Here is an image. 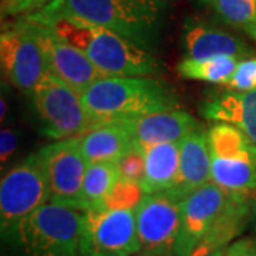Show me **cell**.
Masks as SVG:
<instances>
[{
	"mask_svg": "<svg viewBox=\"0 0 256 256\" xmlns=\"http://www.w3.org/2000/svg\"><path fill=\"white\" fill-rule=\"evenodd\" d=\"M226 248L228 246L218 248V249H215V250H212V252H210V254H206V255H202V256H225ZM191 256H196V255H194V254H192Z\"/></svg>",
	"mask_w": 256,
	"mask_h": 256,
	"instance_id": "cell-33",
	"label": "cell"
},
{
	"mask_svg": "<svg viewBox=\"0 0 256 256\" xmlns=\"http://www.w3.org/2000/svg\"><path fill=\"white\" fill-rule=\"evenodd\" d=\"M210 181L229 194L249 192L256 185V162L212 156Z\"/></svg>",
	"mask_w": 256,
	"mask_h": 256,
	"instance_id": "cell-20",
	"label": "cell"
},
{
	"mask_svg": "<svg viewBox=\"0 0 256 256\" xmlns=\"http://www.w3.org/2000/svg\"><path fill=\"white\" fill-rule=\"evenodd\" d=\"M86 210L47 202L16 229L13 242L18 256H82Z\"/></svg>",
	"mask_w": 256,
	"mask_h": 256,
	"instance_id": "cell-4",
	"label": "cell"
},
{
	"mask_svg": "<svg viewBox=\"0 0 256 256\" xmlns=\"http://www.w3.org/2000/svg\"><path fill=\"white\" fill-rule=\"evenodd\" d=\"M37 23L50 26L62 38L82 50L104 77H144L160 70V63L150 50L108 28L78 18H58Z\"/></svg>",
	"mask_w": 256,
	"mask_h": 256,
	"instance_id": "cell-3",
	"label": "cell"
},
{
	"mask_svg": "<svg viewBox=\"0 0 256 256\" xmlns=\"http://www.w3.org/2000/svg\"><path fill=\"white\" fill-rule=\"evenodd\" d=\"M228 194L212 181L181 201V226L174 244L175 256H191L220 218Z\"/></svg>",
	"mask_w": 256,
	"mask_h": 256,
	"instance_id": "cell-11",
	"label": "cell"
},
{
	"mask_svg": "<svg viewBox=\"0 0 256 256\" xmlns=\"http://www.w3.org/2000/svg\"><path fill=\"white\" fill-rule=\"evenodd\" d=\"M162 10V0H53L24 18L34 22L78 18L150 50L161 30Z\"/></svg>",
	"mask_w": 256,
	"mask_h": 256,
	"instance_id": "cell-1",
	"label": "cell"
},
{
	"mask_svg": "<svg viewBox=\"0 0 256 256\" xmlns=\"http://www.w3.org/2000/svg\"><path fill=\"white\" fill-rule=\"evenodd\" d=\"M118 178L128 182L141 184L146 174V160L144 154L137 148L130 150L126 156H122L116 162Z\"/></svg>",
	"mask_w": 256,
	"mask_h": 256,
	"instance_id": "cell-26",
	"label": "cell"
},
{
	"mask_svg": "<svg viewBox=\"0 0 256 256\" xmlns=\"http://www.w3.org/2000/svg\"><path fill=\"white\" fill-rule=\"evenodd\" d=\"M182 46L184 58L192 60H205L218 56H234L244 60L252 54L250 47L240 38L210 28L196 18H188L185 22Z\"/></svg>",
	"mask_w": 256,
	"mask_h": 256,
	"instance_id": "cell-14",
	"label": "cell"
},
{
	"mask_svg": "<svg viewBox=\"0 0 256 256\" xmlns=\"http://www.w3.org/2000/svg\"><path fill=\"white\" fill-rule=\"evenodd\" d=\"M208 144L212 156L245 160L256 162V148L235 126L218 122L208 130Z\"/></svg>",
	"mask_w": 256,
	"mask_h": 256,
	"instance_id": "cell-21",
	"label": "cell"
},
{
	"mask_svg": "<svg viewBox=\"0 0 256 256\" xmlns=\"http://www.w3.org/2000/svg\"><path fill=\"white\" fill-rule=\"evenodd\" d=\"M210 156L208 132L198 128L181 141V156H180V172L171 196L182 201L186 195L196 191L204 185L210 182Z\"/></svg>",
	"mask_w": 256,
	"mask_h": 256,
	"instance_id": "cell-15",
	"label": "cell"
},
{
	"mask_svg": "<svg viewBox=\"0 0 256 256\" xmlns=\"http://www.w3.org/2000/svg\"><path fill=\"white\" fill-rule=\"evenodd\" d=\"M92 127L176 110L178 97L166 84L146 77H104L82 94Z\"/></svg>",
	"mask_w": 256,
	"mask_h": 256,
	"instance_id": "cell-2",
	"label": "cell"
},
{
	"mask_svg": "<svg viewBox=\"0 0 256 256\" xmlns=\"http://www.w3.org/2000/svg\"><path fill=\"white\" fill-rule=\"evenodd\" d=\"M50 201L46 168L40 152L12 168L0 184V229L6 240L40 206Z\"/></svg>",
	"mask_w": 256,
	"mask_h": 256,
	"instance_id": "cell-5",
	"label": "cell"
},
{
	"mask_svg": "<svg viewBox=\"0 0 256 256\" xmlns=\"http://www.w3.org/2000/svg\"><path fill=\"white\" fill-rule=\"evenodd\" d=\"M138 250L136 210H86L82 256H131Z\"/></svg>",
	"mask_w": 256,
	"mask_h": 256,
	"instance_id": "cell-8",
	"label": "cell"
},
{
	"mask_svg": "<svg viewBox=\"0 0 256 256\" xmlns=\"http://www.w3.org/2000/svg\"><path fill=\"white\" fill-rule=\"evenodd\" d=\"M228 194L226 205L210 226L205 238L202 239L198 248L192 252L195 255L202 256L222 246H228L234 238H236L246 228L248 222H250V204L249 192H236Z\"/></svg>",
	"mask_w": 256,
	"mask_h": 256,
	"instance_id": "cell-17",
	"label": "cell"
},
{
	"mask_svg": "<svg viewBox=\"0 0 256 256\" xmlns=\"http://www.w3.org/2000/svg\"><path fill=\"white\" fill-rule=\"evenodd\" d=\"M18 148V134L10 130V128H3L0 132V158L2 164L8 162L10 156L14 154Z\"/></svg>",
	"mask_w": 256,
	"mask_h": 256,
	"instance_id": "cell-29",
	"label": "cell"
},
{
	"mask_svg": "<svg viewBox=\"0 0 256 256\" xmlns=\"http://www.w3.org/2000/svg\"><path fill=\"white\" fill-rule=\"evenodd\" d=\"M249 204H250V224L256 232V185L249 191Z\"/></svg>",
	"mask_w": 256,
	"mask_h": 256,
	"instance_id": "cell-31",
	"label": "cell"
},
{
	"mask_svg": "<svg viewBox=\"0 0 256 256\" xmlns=\"http://www.w3.org/2000/svg\"><path fill=\"white\" fill-rule=\"evenodd\" d=\"M38 152L46 168L48 202L82 208V181L88 164L82 156L78 137L58 140Z\"/></svg>",
	"mask_w": 256,
	"mask_h": 256,
	"instance_id": "cell-9",
	"label": "cell"
},
{
	"mask_svg": "<svg viewBox=\"0 0 256 256\" xmlns=\"http://www.w3.org/2000/svg\"><path fill=\"white\" fill-rule=\"evenodd\" d=\"M196 2H201V3H205V4H208V3L212 4V2H214V0H196Z\"/></svg>",
	"mask_w": 256,
	"mask_h": 256,
	"instance_id": "cell-35",
	"label": "cell"
},
{
	"mask_svg": "<svg viewBox=\"0 0 256 256\" xmlns=\"http://www.w3.org/2000/svg\"><path fill=\"white\" fill-rule=\"evenodd\" d=\"M144 196L146 192L141 188V184L128 182L118 178L101 210H136Z\"/></svg>",
	"mask_w": 256,
	"mask_h": 256,
	"instance_id": "cell-25",
	"label": "cell"
},
{
	"mask_svg": "<svg viewBox=\"0 0 256 256\" xmlns=\"http://www.w3.org/2000/svg\"><path fill=\"white\" fill-rule=\"evenodd\" d=\"M53 0H3L2 2V12L3 16H20V14H30L37 10L43 9Z\"/></svg>",
	"mask_w": 256,
	"mask_h": 256,
	"instance_id": "cell-28",
	"label": "cell"
},
{
	"mask_svg": "<svg viewBox=\"0 0 256 256\" xmlns=\"http://www.w3.org/2000/svg\"><path fill=\"white\" fill-rule=\"evenodd\" d=\"M82 152L87 164L112 162L134 148L128 131L121 124H102L78 136Z\"/></svg>",
	"mask_w": 256,
	"mask_h": 256,
	"instance_id": "cell-18",
	"label": "cell"
},
{
	"mask_svg": "<svg viewBox=\"0 0 256 256\" xmlns=\"http://www.w3.org/2000/svg\"><path fill=\"white\" fill-rule=\"evenodd\" d=\"M225 256H256V236L235 240L226 248Z\"/></svg>",
	"mask_w": 256,
	"mask_h": 256,
	"instance_id": "cell-30",
	"label": "cell"
},
{
	"mask_svg": "<svg viewBox=\"0 0 256 256\" xmlns=\"http://www.w3.org/2000/svg\"><path fill=\"white\" fill-rule=\"evenodd\" d=\"M118 181V172L112 162L88 164L82 190V208L84 210H101L106 198Z\"/></svg>",
	"mask_w": 256,
	"mask_h": 256,
	"instance_id": "cell-22",
	"label": "cell"
},
{
	"mask_svg": "<svg viewBox=\"0 0 256 256\" xmlns=\"http://www.w3.org/2000/svg\"><path fill=\"white\" fill-rule=\"evenodd\" d=\"M114 124H121L127 130L134 148L141 152L148 146L166 142H181L186 136L201 128V124L191 114L178 108L152 112Z\"/></svg>",
	"mask_w": 256,
	"mask_h": 256,
	"instance_id": "cell-13",
	"label": "cell"
},
{
	"mask_svg": "<svg viewBox=\"0 0 256 256\" xmlns=\"http://www.w3.org/2000/svg\"><path fill=\"white\" fill-rule=\"evenodd\" d=\"M226 87L232 92H250L256 88V57L240 60Z\"/></svg>",
	"mask_w": 256,
	"mask_h": 256,
	"instance_id": "cell-27",
	"label": "cell"
},
{
	"mask_svg": "<svg viewBox=\"0 0 256 256\" xmlns=\"http://www.w3.org/2000/svg\"><path fill=\"white\" fill-rule=\"evenodd\" d=\"M131 256H175L174 250H138L137 254Z\"/></svg>",
	"mask_w": 256,
	"mask_h": 256,
	"instance_id": "cell-32",
	"label": "cell"
},
{
	"mask_svg": "<svg viewBox=\"0 0 256 256\" xmlns=\"http://www.w3.org/2000/svg\"><path fill=\"white\" fill-rule=\"evenodd\" d=\"M146 160V174L141 188L146 194L170 192L178 180L181 142H166L148 146L142 151Z\"/></svg>",
	"mask_w": 256,
	"mask_h": 256,
	"instance_id": "cell-19",
	"label": "cell"
},
{
	"mask_svg": "<svg viewBox=\"0 0 256 256\" xmlns=\"http://www.w3.org/2000/svg\"><path fill=\"white\" fill-rule=\"evenodd\" d=\"M30 22L34 26L38 44L46 58L48 73L68 84L78 94H82L92 82L104 78L98 68L82 50L62 38L50 26L33 20Z\"/></svg>",
	"mask_w": 256,
	"mask_h": 256,
	"instance_id": "cell-10",
	"label": "cell"
},
{
	"mask_svg": "<svg viewBox=\"0 0 256 256\" xmlns=\"http://www.w3.org/2000/svg\"><path fill=\"white\" fill-rule=\"evenodd\" d=\"M33 106L42 126V132L56 141L78 137L92 128L82 94L47 73L32 94Z\"/></svg>",
	"mask_w": 256,
	"mask_h": 256,
	"instance_id": "cell-6",
	"label": "cell"
},
{
	"mask_svg": "<svg viewBox=\"0 0 256 256\" xmlns=\"http://www.w3.org/2000/svg\"><path fill=\"white\" fill-rule=\"evenodd\" d=\"M4 112H6V102L4 98H2V120H4Z\"/></svg>",
	"mask_w": 256,
	"mask_h": 256,
	"instance_id": "cell-34",
	"label": "cell"
},
{
	"mask_svg": "<svg viewBox=\"0 0 256 256\" xmlns=\"http://www.w3.org/2000/svg\"><path fill=\"white\" fill-rule=\"evenodd\" d=\"M240 58L234 56H218L205 60L182 58L178 64V73L184 78L225 84L230 80Z\"/></svg>",
	"mask_w": 256,
	"mask_h": 256,
	"instance_id": "cell-23",
	"label": "cell"
},
{
	"mask_svg": "<svg viewBox=\"0 0 256 256\" xmlns=\"http://www.w3.org/2000/svg\"><path fill=\"white\" fill-rule=\"evenodd\" d=\"M0 62L8 82L22 92L32 96L38 82L48 72L30 20L23 18L14 26L2 32Z\"/></svg>",
	"mask_w": 256,
	"mask_h": 256,
	"instance_id": "cell-7",
	"label": "cell"
},
{
	"mask_svg": "<svg viewBox=\"0 0 256 256\" xmlns=\"http://www.w3.org/2000/svg\"><path fill=\"white\" fill-rule=\"evenodd\" d=\"M201 112L205 118L239 128L256 148V88L212 96L201 106Z\"/></svg>",
	"mask_w": 256,
	"mask_h": 256,
	"instance_id": "cell-16",
	"label": "cell"
},
{
	"mask_svg": "<svg viewBox=\"0 0 256 256\" xmlns=\"http://www.w3.org/2000/svg\"><path fill=\"white\" fill-rule=\"evenodd\" d=\"M212 6L226 24L256 40V0H214Z\"/></svg>",
	"mask_w": 256,
	"mask_h": 256,
	"instance_id": "cell-24",
	"label": "cell"
},
{
	"mask_svg": "<svg viewBox=\"0 0 256 256\" xmlns=\"http://www.w3.org/2000/svg\"><path fill=\"white\" fill-rule=\"evenodd\" d=\"M140 246L144 250H174L181 226V201L170 194H146L136 208Z\"/></svg>",
	"mask_w": 256,
	"mask_h": 256,
	"instance_id": "cell-12",
	"label": "cell"
}]
</instances>
